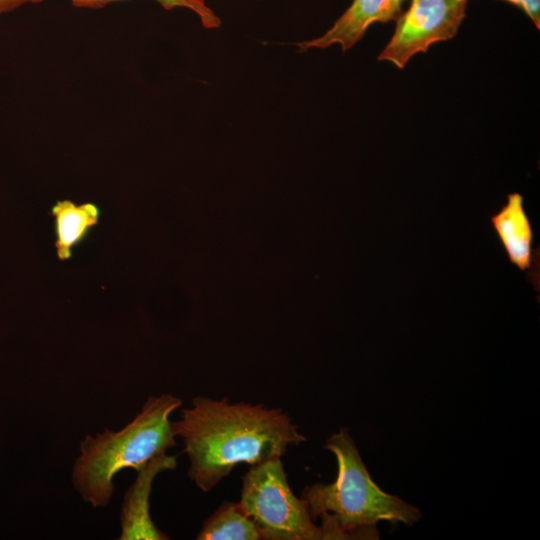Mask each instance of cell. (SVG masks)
I'll use <instances>...</instances> for the list:
<instances>
[{"instance_id":"cell-10","label":"cell","mask_w":540,"mask_h":540,"mask_svg":"<svg viewBox=\"0 0 540 540\" xmlns=\"http://www.w3.org/2000/svg\"><path fill=\"white\" fill-rule=\"evenodd\" d=\"M198 540H259L255 523L238 503L224 501L203 523Z\"/></svg>"},{"instance_id":"cell-8","label":"cell","mask_w":540,"mask_h":540,"mask_svg":"<svg viewBox=\"0 0 540 540\" xmlns=\"http://www.w3.org/2000/svg\"><path fill=\"white\" fill-rule=\"evenodd\" d=\"M405 0H353L351 5L322 36L299 43L298 52L309 49H325L339 44L343 52L360 41L368 27L376 22L386 23L396 20L402 13Z\"/></svg>"},{"instance_id":"cell-5","label":"cell","mask_w":540,"mask_h":540,"mask_svg":"<svg viewBox=\"0 0 540 540\" xmlns=\"http://www.w3.org/2000/svg\"><path fill=\"white\" fill-rule=\"evenodd\" d=\"M467 0H412L409 9L396 19L390 41L378 60L402 69L431 44L453 38L466 16Z\"/></svg>"},{"instance_id":"cell-3","label":"cell","mask_w":540,"mask_h":540,"mask_svg":"<svg viewBox=\"0 0 540 540\" xmlns=\"http://www.w3.org/2000/svg\"><path fill=\"white\" fill-rule=\"evenodd\" d=\"M181 405V399L169 393L149 396L122 429H105L81 440L72 469V483L81 498L94 508L108 506L116 474L125 468L137 471L176 446L169 417Z\"/></svg>"},{"instance_id":"cell-2","label":"cell","mask_w":540,"mask_h":540,"mask_svg":"<svg viewBox=\"0 0 540 540\" xmlns=\"http://www.w3.org/2000/svg\"><path fill=\"white\" fill-rule=\"evenodd\" d=\"M324 448L336 458L335 481L315 483L301 492L312 519H322L323 539H377L378 522L410 526L420 520L417 507L384 492L373 481L346 428L332 434Z\"/></svg>"},{"instance_id":"cell-11","label":"cell","mask_w":540,"mask_h":540,"mask_svg":"<svg viewBox=\"0 0 540 540\" xmlns=\"http://www.w3.org/2000/svg\"><path fill=\"white\" fill-rule=\"evenodd\" d=\"M113 1L117 0H71L74 6L85 8H102ZM155 1L168 11L177 7L190 9L199 17L202 26L206 29H216L222 24L221 18L207 5L206 0Z\"/></svg>"},{"instance_id":"cell-6","label":"cell","mask_w":540,"mask_h":540,"mask_svg":"<svg viewBox=\"0 0 540 540\" xmlns=\"http://www.w3.org/2000/svg\"><path fill=\"white\" fill-rule=\"evenodd\" d=\"M523 202L521 194H508L506 203L490 217V223L508 260L526 273L529 282L539 293V247H533V227Z\"/></svg>"},{"instance_id":"cell-12","label":"cell","mask_w":540,"mask_h":540,"mask_svg":"<svg viewBox=\"0 0 540 540\" xmlns=\"http://www.w3.org/2000/svg\"><path fill=\"white\" fill-rule=\"evenodd\" d=\"M517 6L540 28V0H501Z\"/></svg>"},{"instance_id":"cell-7","label":"cell","mask_w":540,"mask_h":540,"mask_svg":"<svg viewBox=\"0 0 540 540\" xmlns=\"http://www.w3.org/2000/svg\"><path fill=\"white\" fill-rule=\"evenodd\" d=\"M177 457L159 455L136 471V479L126 490L120 511L121 533L118 540H166L169 537L154 524L149 499L155 477L174 470Z\"/></svg>"},{"instance_id":"cell-4","label":"cell","mask_w":540,"mask_h":540,"mask_svg":"<svg viewBox=\"0 0 540 540\" xmlns=\"http://www.w3.org/2000/svg\"><path fill=\"white\" fill-rule=\"evenodd\" d=\"M240 509L263 540H322L307 503L291 491L280 457L252 465L242 478Z\"/></svg>"},{"instance_id":"cell-13","label":"cell","mask_w":540,"mask_h":540,"mask_svg":"<svg viewBox=\"0 0 540 540\" xmlns=\"http://www.w3.org/2000/svg\"><path fill=\"white\" fill-rule=\"evenodd\" d=\"M43 0H0V14L12 11L25 3H39Z\"/></svg>"},{"instance_id":"cell-9","label":"cell","mask_w":540,"mask_h":540,"mask_svg":"<svg viewBox=\"0 0 540 540\" xmlns=\"http://www.w3.org/2000/svg\"><path fill=\"white\" fill-rule=\"evenodd\" d=\"M55 226V248L60 260L71 257L79 244L98 223L99 208L93 203L75 204L70 200L56 202L51 209Z\"/></svg>"},{"instance_id":"cell-1","label":"cell","mask_w":540,"mask_h":540,"mask_svg":"<svg viewBox=\"0 0 540 540\" xmlns=\"http://www.w3.org/2000/svg\"><path fill=\"white\" fill-rule=\"evenodd\" d=\"M189 460L188 476L208 492L241 463L282 457L290 445L306 441L287 413L264 404L229 403L198 396L171 422Z\"/></svg>"}]
</instances>
